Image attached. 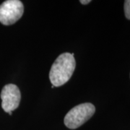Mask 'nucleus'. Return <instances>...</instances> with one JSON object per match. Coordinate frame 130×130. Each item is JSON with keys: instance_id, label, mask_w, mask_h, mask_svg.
<instances>
[{"instance_id": "f257e3e1", "label": "nucleus", "mask_w": 130, "mask_h": 130, "mask_svg": "<svg viewBox=\"0 0 130 130\" xmlns=\"http://www.w3.org/2000/svg\"><path fill=\"white\" fill-rule=\"evenodd\" d=\"M76 67L74 54L64 53L57 57L51 66L49 79L52 85L59 87L67 83L71 78Z\"/></svg>"}, {"instance_id": "f03ea898", "label": "nucleus", "mask_w": 130, "mask_h": 130, "mask_svg": "<svg viewBox=\"0 0 130 130\" xmlns=\"http://www.w3.org/2000/svg\"><path fill=\"white\" fill-rule=\"evenodd\" d=\"M95 107L90 103H85L72 108L65 116V126L71 129H74L82 126L93 116Z\"/></svg>"}, {"instance_id": "7ed1b4c3", "label": "nucleus", "mask_w": 130, "mask_h": 130, "mask_svg": "<svg viewBox=\"0 0 130 130\" xmlns=\"http://www.w3.org/2000/svg\"><path fill=\"white\" fill-rule=\"evenodd\" d=\"M23 12L21 1L7 0L0 5V23L5 25H12L21 18Z\"/></svg>"}, {"instance_id": "20e7f679", "label": "nucleus", "mask_w": 130, "mask_h": 130, "mask_svg": "<svg viewBox=\"0 0 130 130\" xmlns=\"http://www.w3.org/2000/svg\"><path fill=\"white\" fill-rule=\"evenodd\" d=\"M1 98L3 110L7 113L12 112L20 105L21 93L17 85L8 84L2 90Z\"/></svg>"}, {"instance_id": "39448f33", "label": "nucleus", "mask_w": 130, "mask_h": 130, "mask_svg": "<svg viewBox=\"0 0 130 130\" xmlns=\"http://www.w3.org/2000/svg\"><path fill=\"white\" fill-rule=\"evenodd\" d=\"M124 14L126 18L130 20V0H126L124 1Z\"/></svg>"}, {"instance_id": "423d86ee", "label": "nucleus", "mask_w": 130, "mask_h": 130, "mask_svg": "<svg viewBox=\"0 0 130 130\" xmlns=\"http://www.w3.org/2000/svg\"><path fill=\"white\" fill-rule=\"evenodd\" d=\"M90 2H91L90 0H81V1H80V3H81L82 5H88V4H89Z\"/></svg>"}, {"instance_id": "0eeeda50", "label": "nucleus", "mask_w": 130, "mask_h": 130, "mask_svg": "<svg viewBox=\"0 0 130 130\" xmlns=\"http://www.w3.org/2000/svg\"><path fill=\"white\" fill-rule=\"evenodd\" d=\"M8 113H9V115H12V112H9Z\"/></svg>"}]
</instances>
